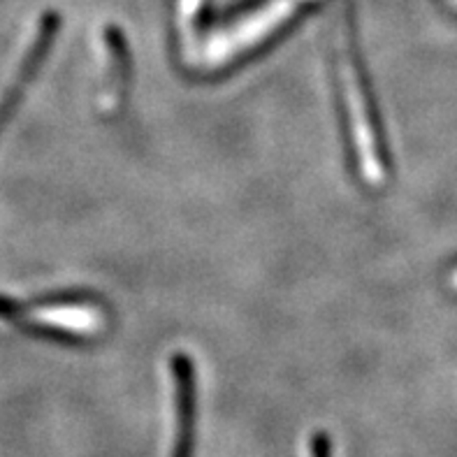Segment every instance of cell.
Returning a JSON list of instances; mask_svg holds the SVG:
<instances>
[{
	"label": "cell",
	"mask_w": 457,
	"mask_h": 457,
	"mask_svg": "<svg viewBox=\"0 0 457 457\" xmlns=\"http://www.w3.org/2000/svg\"><path fill=\"white\" fill-rule=\"evenodd\" d=\"M174 381V448L172 457L195 455V374L188 355L172 358Z\"/></svg>",
	"instance_id": "cell-4"
},
{
	"label": "cell",
	"mask_w": 457,
	"mask_h": 457,
	"mask_svg": "<svg viewBox=\"0 0 457 457\" xmlns=\"http://www.w3.org/2000/svg\"><path fill=\"white\" fill-rule=\"evenodd\" d=\"M312 457H332V439L325 432L313 435L312 439Z\"/></svg>",
	"instance_id": "cell-6"
},
{
	"label": "cell",
	"mask_w": 457,
	"mask_h": 457,
	"mask_svg": "<svg viewBox=\"0 0 457 457\" xmlns=\"http://www.w3.org/2000/svg\"><path fill=\"white\" fill-rule=\"evenodd\" d=\"M104 46H107V72H104L103 88H100V110L104 114H114L121 107L128 93V77H130V58L123 35L116 29L104 30Z\"/></svg>",
	"instance_id": "cell-5"
},
{
	"label": "cell",
	"mask_w": 457,
	"mask_h": 457,
	"mask_svg": "<svg viewBox=\"0 0 457 457\" xmlns=\"http://www.w3.org/2000/svg\"><path fill=\"white\" fill-rule=\"evenodd\" d=\"M342 103L346 112L348 137L353 145L360 172L365 179H370V184H381L390 170L388 139L383 133L377 98L371 93L370 77L362 68V58H360L353 35L348 37V46L344 52Z\"/></svg>",
	"instance_id": "cell-1"
},
{
	"label": "cell",
	"mask_w": 457,
	"mask_h": 457,
	"mask_svg": "<svg viewBox=\"0 0 457 457\" xmlns=\"http://www.w3.org/2000/svg\"><path fill=\"white\" fill-rule=\"evenodd\" d=\"M58 26H61V21H58L56 12L45 14V19H42L40 26H37L35 40L30 42L29 52L23 54L21 63H19L17 72H14L12 81L7 84L5 93L0 96V133L5 130L10 119L14 116V112L19 110L23 96H26L29 87L33 84L37 72H40L45 58L52 52L54 40H56L58 35Z\"/></svg>",
	"instance_id": "cell-3"
},
{
	"label": "cell",
	"mask_w": 457,
	"mask_h": 457,
	"mask_svg": "<svg viewBox=\"0 0 457 457\" xmlns=\"http://www.w3.org/2000/svg\"><path fill=\"white\" fill-rule=\"evenodd\" d=\"M0 316L35 335L52 337L61 342H87L103 335L107 328V312L103 304L96 297L81 293L42 297L30 304L0 300Z\"/></svg>",
	"instance_id": "cell-2"
}]
</instances>
